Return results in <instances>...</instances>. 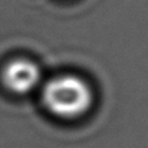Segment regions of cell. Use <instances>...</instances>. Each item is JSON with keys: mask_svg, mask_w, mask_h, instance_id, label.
Masks as SVG:
<instances>
[{"mask_svg": "<svg viewBox=\"0 0 148 148\" xmlns=\"http://www.w3.org/2000/svg\"><path fill=\"white\" fill-rule=\"evenodd\" d=\"M0 79L4 88L13 95H29L43 83V73L36 62L25 58L9 60L1 70Z\"/></svg>", "mask_w": 148, "mask_h": 148, "instance_id": "obj_2", "label": "cell"}, {"mask_svg": "<svg viewBox=\"0 0 148 148\" xmlns=\"http://www.w3.org/2000/svg\"><path fill=\"white\" fill-rule=\"evenodd\" d=\"M41 100L51 115L76 119L92 109L95 92L85 79L73 73H62L42 83Z\"/></svg>", "mask_w": 148, "mask_h": 148, "instance_id": "obj_1", "label": "cell"}]
</instances>
